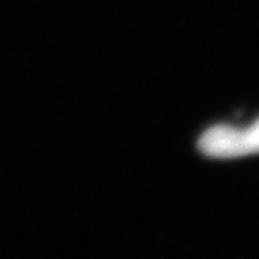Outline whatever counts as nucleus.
I'll use <instances>...</instances> for the list:
<instances>
[{
  "instance_id": "nucleus-1",
  "label": "nucleus",
  "mask_w": 259,
  "mask_h": 259,
  "mask_svg": "<svg viewBox=\"0 0 259 259\" xmlns=\"http://www.w3.org/2000/svg\"><path fill=\"white\" fill-rule=\"evenodd\" d=\"M199 150L213 158H236L259 153V118L250 127L214 125L199 140Z\"/></svg>"
}]
</instances>
